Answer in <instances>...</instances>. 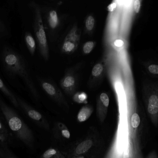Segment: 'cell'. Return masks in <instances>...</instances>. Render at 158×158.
<instances>
[{"instance_id":"e0dca14e","label":"cell","mask_w":158,"mask_h":158,"mask_svg":"<svg viewBox=\"0 0 158 158\" xmlns=\"http://www.w3.org/2000/svg\"><path fill=\"white\" fill-rule=\"evenodd\" d=\"M131 123L133 128H136L139 126L140 123V118L137 113H135L133 114L131 118Z\"/></svg>"},{"instance_id":"277c9868","label":"cell","mask_w":158,"mask_h":158,"mask_svg":"<svg viewBox=\"0 0 158 158\" xmlns=\"http://www.w3.org/2000/svg\"><path fill=\"white\" fill-rule=\"evenodd\" d=\"M36 34L41 54L44 59L47 60L49 57V48L43 24L39 23L36 29Z\"/></svg>"},{"instance_id":"7a4b0ae2","label":"cell","mask_w":158,"mask_h":158,"mask_svg":"<svg viewBox=\"0 0 158 158\" xmlns=\"http://www.w3.org/2000/svg\"><path fill=\"white\" fill-rule=\"evenodd\" d=\"M0 109L10 130L19 140L27 145L30 144L32 135L27 126L19 115L0 98Z\"/></svg>"},{"instance_id":"9a60e30c","label":"cell","mask_w":158,"mask_h":158,"mask_svg":"<svg viewBox=\"0 0 158 158\" xmlns=\"http://www.w3.org/2000/svg\"><path fill=\"white\" fill-rule=\"evenodd\" d=\"M103 71V65L101 64H97L94 67L92 71L93 77H98L100 76Z\"/></svg>"},{"instance_id":"9c48e42d","label":"cell","mask_w":158,"mask_h":158,"mask_svg":"<svg viewBox=\"0 0 158 158\" xmlns=\"http://www.w3.org/2000/svg\"><path fill=\"white\" fill-rule=\"evenodd\" d=\"M93 109L90 106H85L83 107L78 114L77 118L80 122H83L88 119L92 112Z\"/></svg>"},{"instance_id":"5bb4252c","label":"cell","mask_w":158,"mask_h":158,"mask_svg":"<svg viewBox=\"0 0 158 158\" xmlns=\"http://www.w3.org/2000/svg\"><path fill=\"white\" fill-rule=\"evenodd\" d=\"M58 23V17L57 14L55 11H52L50 13L49 23L51 27L55 28L56 27Z\"/></svg>"},{"instance_id":"4316f807","label":"cell","mask_w":158,"mask_h":158,"mask_svg":"<svg viewBox=\"0 0 158 158\" xmlns=\"http://www.w3.org/2000/svg\"><path fill=\"white\" fill-rule=\"evenodd\" d=\"M116 7H117V4L115 2L112 3L110 4V5L108 6V9L110 12H113L115 10Z\"/></svg>"},{"instance_id":"ffe728a7","label":"cell","mask_w":158,"mask_h":158,"mask_svg":"<svg viewBox=\"0 0 158 158\" xmlns=\"http://www.w3.org/2000/svg\"><path fill=\"white\" fill-rule=\"evenodd\" d=\"M56 151L54 149H49L44 152L43 155V157L44 158H50L55 155Z\"/></svg>"},{"instance_id":"30bf717a","label":"cell","mask_w":158,"mask_h":158,"mask_svg":"<svg viewBox=\"0 0 158 158\" xmlns=\"http://www.w3.org/2000/svg\"><path fill=\"white\" fill-rule=\"evenodd\" d=\"M148 110L150 114H155L158 112V96L153 94L148 100Z\"/></svg>"},{"instance_id":"2e32d148","label":"cell","mask_w":158,"mask_h":158,"mask_svg":"<svg viewBox=\"0 0 158 158\" xmlns=\"http://www.w3.org/2000/svg\"><path fill=\"white\" fill-rule=\"evenodd\" d=\"M94 42L92 41L87 42L84 44L83 47V52L85 54L90 53L94 47Z\"/></svg>"},{"instance_id":"cb8c5ba5","label":"cell","mask_w":158,"mask_h":158,"mask_svg":"<svg viewBox=\"0 0 158 158\" xmlns=\"http://www.w3.org/2000/svg\"><path fill=\"white\" fill-rule=\"evenodd\" d=\"M6 28L4 25L0 23V39L4 37L6 33Z\"/></svg>"},{"instance_id":"d4e9b609","label":"cell","mask_w":158,"mask_h":158,"mask_svg":"<svg viewBox=\"0 0 158 158\" xmlns=\"http://www.w3.org/2000/svg\"><path fill=\"white\" fill-rule=\"evenodd\" d=\"M78 97L79 102H83L86 100L87 96H86V95L84 94V93H82V94H80L79 95Z\"/></svg>"},{"instance_id":"52a82bcc","label":"cell","mask_w":158,"mask_h":158,"mask_svg":"<svg viewBox=\"0 0 158 158\" xmlns=\"http://www.w3.org/2000/svg\"><path fill=\"white\" fill-rule=\"evenodd\" d=\"M61 84L64 90L67 93H70L76 87V79L73 75L68 74L62 80Z\"/></svg>"},{"instance_id":"3957f363","label":"cell","mask_w":158,"mask_h":158,"mask_svg":"<svg viewBox=\"0 0 158 158\" xmlns=\"http://www.w3.org/2000/svg\"><path fill=\"white\" fill-rule=\"evenodd\" d=\"M81 31L75 26L65 39L62 46L63 52L67 54L73 53L77 50L80 42Z\"/></svg>"},{"instance_id":"8fae6325","label":"cell","mask_w":158,"mask_h":158,"mask_svg":"<svg viewBox=\"0 0 158 158\" xmlns=\"http://www.w3.org/2000/svg\"><path fill=\"white\" fill-rule=\"evenodd\" d=\"M25 40L29 52L31 55H33L36 48V43L34 38L31 36V34L29 33H27L25 35Z\"/></svg>"},{"instance_id":"7402d4cb","label":"cell","mask_w":158,"mask_h":158,"mask_svg":"<svg viewBox=\"0 0 158 158\" xmlns=\"http://www.w3.org/2000/svg\"><path fill=\"white\" fill-rule=\"evenodd\" d=\"M10 139L0 133V143L8 144L10 143Z\"/></svg>"},{"instance_id":"6da1fadb","label":"cell","mask_w":158,"mask_h":158,"mask_svg":"<svg viewBox=\"0 0 158 158\" xmlns=\"http://www.w3.org/2000/svg\"><path fill=\"white\" fill-rule=\"evenodd\" d=\"M2 62L4 69L10 77L20 78L25 82L31 93L37 96L36 89L31 82L23 57L8 46L3 49Z\"/></svg>"},{"instance_id":"603a6c76","label":"cell","mask_w":158,"mask_h":158,"mask_svg":"<svg viewBox=\"0 0 158 158\" xmlns=\"http://www.w3.org/2000/svg\"><path fill=\"white\" fill-rule=\"evenodd\" d=\"M140 6H141L140 1L139 0H135L134 4V8L136 14H138L140 11Z\"/></svg>"},{"instance_id":"484cf974","label":"cell","mask_w":158,"mask_h":158,"mask_svg":"<svg viewBox=\"0 0 158 158\" xmlns=\"http://www.w3.org/2000/svg\"><path fill=\"white\" fill-rule=\"evenodd\" d=\"M62 134L63 136L67 139H69L70 138V134L69 131L67 130H63L62 131Z\"/></svg>"},{"instance_id":"8992f818","label":"cell","mask_w":158,"mask_h":158,"mask_svg":"<svg viewBox=\"0 0 158 158\" xmlns=\"http://www.w3.org/2000/svg\"><path fill=\"white\" fill-rule=\"evenodd\" d=\"M42 87L44 91L55 100L60 102L64 101V98L61 92L57 87L53 84L47 81H43L42 83Z\"/></svg>"},{"instance_id":"4fadbf2b","label":"cell","mask_w":158,"mask_h":158,"mask_svg":"<svg viewBox=\"0 0 158 158\" xmlns=\"http://www.w3.org/2000/svg\"><path fill=\"white\" fill-rule=\"evenodd\" d=\"M0 158H16L10 152L7 144L0 143Z\"/></svg>"},{"instance_id":"83f0119b","label":"cell","mask_w":158,"mask_h":158,"mask_svg":"<svg viewBox=\"0 0 158 158\" xmlns=\"http://www.w3.org/2000/svg\"><path fill=\"white\" fill-rule=\"evenodd\" d=\"M114 44L117 47H121L124 44V42L122 40H118L115 41Z\"/></svg>"},{"instance_id":"ac0fdd59","label":"cell","mask_w":158,"mask_h":158,"mask_svg":"<svg viewBox=\"0 0 158 158\" xmlns=\"http://www.w3.org/2000/svg\"><path fill=\"white\" fill-rule=\"evenodd\" d=\"M94 24L95 20L94 18L92 16H88L85 21V27L87 30L91 31L94 28Z\"/></svg>"},{"instance_id":"5b68a950","label":"cell","mask_w":158,"mask_h":158,"mask_svg":"<svg viewBox=\"0 0 158 158\" xmlns=\"http://www.w3.org/2000/svg\"><path fill=\"white\" fill-rule=\"evenodd\" d=\"M109 102V97L108 95L105 93H101L98 99L97 109L98 114L101 119H104L106 115Z\"/></svg>"},{"instance_id":"d6986e66","label":"cell","mask_w":158,"mask_h":158,"mask_svg":"<svg viewBox=\"0 0 158 158\" xmlns=\"http://www.w3.org/2000/svg\"><path fill=\"white\" fill-rule=\"evenodd\" d=\"M0 133L10 139V134L0 118Z\"/></svg>"},{"instance_id":"7c38bea8","label":"cell","mask_w":158,"mask_h":158,"mask_svg":"<svg viewBox=\"0 0 158 158\" xmlns=\"http://www.w3.org/2000/svg\"><path fill=\"white\" fill-rule=\"evenodd\" d=\"M93 142L91 140H85L79 144L76 148V152L78 155L83 154L91 148Z\"/></svg>"},{"instance_id":"ba28073f","label":"cell","mask_w":158,"mask_h":158,"mask_svg":"<svg viewBox=\"0 0 158 158\" xmlns=\"http://www.w3.org/2000/svg\"><path fill=\"white\" fill-rule=\"evenodd\" d=\"M0 91L8 98L12 104L16 108H19V106L17 99L16 96L8 89L6 85L2 79L0 78Z\"/></svg>"},{"instance_id":"44dd1931","label":"cell","mask_w":158,"mask_h":158,"mask_svg":"<svg viewBox=\"0 0 158 158\" xmlns=\"http://www.w3.org/2000/svg\"><path fill=\"white\" fill-rule=\"evenodd\" d=\"M148 70L150 73L154 74H158V65L152 64L149 66Z\"/></svg>"}]
</instances>
